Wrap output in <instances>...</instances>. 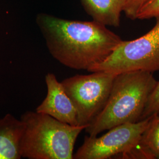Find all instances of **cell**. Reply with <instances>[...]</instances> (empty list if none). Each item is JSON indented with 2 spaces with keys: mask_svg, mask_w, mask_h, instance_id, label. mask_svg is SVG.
Listing matches in <instances>:
<instances>
[{
  "mask_svg": "<svg viewBox=\"0 0 159 159\" xmlns=\"http://www.w3.org/2000/svg\"><path fill=\"white\" fill-rule=\"evenodd\" d=\"M36 23L50 54L75 70H89L103 62L123 41L102 24L70 20L40 13Z\"/></svg>",
  "mask_w": 159,
  "mask_h": 159,
  "instance_id": "6da1fadb",
  "label": "cell"
},
{
  "mask_svg": "<svg viewBox=\"0 0 159 159\" xmlns=\"http://www.w3.org/2000/svg\"><path fill=\"white\" fill-rule=\"evenodd\" d=\"M157 83L152 73L132 71L115 77L104 107L85 129L97 136L117 125L141 120L148 99Z\"/></svg>",
  "mask_w": 159,
  "mask_h": 159,
  "instance_id": "7a4b0ae2",
  "label": "cell"
},
{
  "mask_svg": "<svg viewBox=\"0 0 159 159\" xmlns=\"http://www.w3.org/2000/svg\"><path fill=\"white\" fill-rule=\"evenodd\" d=\"M20 119L24 125L21 154L29 159H73L76 140L87 127L70 125L32 111L25 112Z\"/></svg>",
  "mask_w": 159,
  "mask_h": 159,
  "instance_id": "3957f363",
  "label": "cell"
},
{
  "mask_svg": "<svg viewBox=\"0 0 159 159\" xmlns=\"http://www.w3.org/2000/svg\"><path fill=\"white\" fill-rule=\"evenodd\" d=\"M156 18V25L147 34L136 40L122 41L103 62L88 71L117 75L138 71H159V16Z\"/></svg>",
  "mask_w": 159,
  "mask_h": 159,
  "instance_id": "277c9868",
  "label": "cell"
},
{
  "mask_svg": "<svg viewBox=\"0 0 159 159\" xmlns=\"http://www.w3.org/2000/svg\"><path fill=\"white\" fill-rule=\"evenodd\" d=\"M116 76L97 71L88 75L77 74L61 81L74 104L78 125L87 127L100 113L107 102Z\"/></svg>",
  "mask_w": 159,
  "mask_h": 159,
  "instance_id": "5b68a950",
  "label": "cell"
},
{
  "mask_svg": "<svg viewBox=\"0 0 159 159\" xmlns=\"http://www.w3.org/2000/svg\"><path fill=\"white\" fill-rule=\"evenodd\" d=\"M150 116L136 123L117 125L102 136H85L73 159H107L114 156L123 157L136 146L148 126Z\"/></svg>",
  "mask_w": 159,
  "mask_h": 159,
  "instance_id": "8992f818",
  "label": "cell"
},
{
  "mask_svg": "<svg viewBox=\"0 0 159 159\" xmlns=\"http://www.w3.org/2000/svg\"><path fill=\"white\" fill-rule=\"evenodd\" d=\"M47 94L36 108L38 113L46 114L63 123L78 125L77 113L74 104L66 94L56 75L48 73L45 76Z\"/></svg>",
  "mask_w": 159,
  "mask_h": 159,
  "instance_id": "52a82bcc",
  "label": "cell"
},
{
  "mask_svg": "<svg viewBox=\"0 0 159 159\" xmlns=\"http://www.w3.org/2000/svg\"><path fill=\"white\" fill-rule=\"evenodd\" d=\"M24 125L21 119L7 114L0 119V159H20Z\"/></svg>",
  "mask_w": 159,
  "mask_h": 159,
  "instance_id": "ba28073f",
  "label": "cell"
},
{
  "mask_svg": "<svg viewBox=\"0 0 159 159\" xmlns=\"http://www.w3.org/2000/svg\"><path fill=\"white\" fill-rule=\"evenodd\" d=\"M93 21L106 26L119 27L125 0H81Z\"/></svg>",
  "mask_w": 159,
  "mask_h": 159,
  "instance_id": "9c48e42d",
  "label": "cell"
},
{
  "mask_svg": "<svg viewBox=\"0 0 159 159\" xmlns=\"http://www.w3.org/2000/svg\"><path fill=\"white\" fill-rule=\"evenodd\" d=\"M123 159H159V114L150 116L136 146Z\"/></svg>",
  "mask_w": 159,
  "mask_h": 159,
  "instance_id": "30bf717a",
  "label": "cell"
},
{
  "mask_svg": "<svg viewBox=\"0 0 159 159\" xmlns=\"http://www.w3.org/2000/svg\"><path fill=\"white\" fill-rule=\"evenodd\" d=\"M154 114H159V81L148 99L141 120L144 119Z\"/></svg>",
  "mask_w": 159,
  "mask_h": 159,
  "instance_id": "8fae6325",
  "label": "cell"
},
{
  "mask_svg": "<svg viewBox=\"0 0 159 159\" xmlns=\"http://www.w3.org/2000/svg\"><path fill=\"white\" fill-rule=\"evenodd\" d=\"M159 16V0H147L137 14V19L147 20Z\"/></svg>",
  "mask_w": 159,
  "mask_h": 159,
  "instance_id": "7c38bea8",
  "label": "cell"
},
{
  "mask_svg": "<svg viewBox=\"0 0 159 159\" xmlns=\"http://www.w3.org/2000/svg\"><path fill=\"white\" fill-rule=\"evenodd\" d=\"M147 0H125L124 12L131 20H136L137 14Z\"/></svg>",
  "mask_w": 159,
  "mask_h": 159,
  "instance_id": "4fadbf2b",
  "label": "cell"
}]
</instances>
